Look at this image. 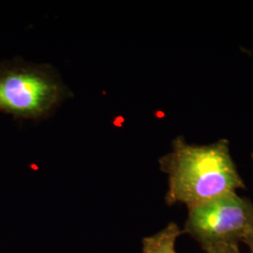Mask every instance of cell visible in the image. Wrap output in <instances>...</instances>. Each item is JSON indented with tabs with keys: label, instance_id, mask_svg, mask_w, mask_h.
Returning <instances> with one entry per match:
<instances>
[{
	"label": "cell",
	"instance_id": "2",
	"mask_svg": "<svg viewBox=\"0 0 253 253\" xmlns=\"http://www.w3.org/2000/svg\"><path fill=\"white\" fill-rule=\"evenodd\" d=\"M71 97L56 71L49 65L21 59L0 63V112L16 119L49 118Z\"/></svg>",
	"mask_w": 253,
	"mask_h": 253
},
{
	"label": "cell",
	"instance_id": "7",
	"mask_svg": "<svg viewBox=\"0 0 253 253\" xmlns=\"http://www.w3.org/2000/svg\"><path fill=\"white\" fill-rule=\"evenodd\" d=\"M251 234H253V218L252 221V226H251Z\"/></svg>",
	"mask_w": 253,
	"mask_h": 253
},
{
	"label": "cell",
	"instance_id": "6",
	"mask_svg": "<svg viewBox=\"0 0 253 253\" xmlns=\"http://www.w3.org/2000/svg\"><path fill=\"white\" fill-rule=\"evenodd\" d=\"M245 244L248 245L249 249H250V253H253V234H249L245 237L243 240Z\"/></svg>",
	"mask_w": 253,
	"mask_h": 253
},
{
	"label": "cell",
	"instance_id": "3",
	"mask_svg": "<svg viewBox=\"0 0 253 253\" xmlns=\"http://www.w3.org/2000/svg\"><path fill=\"white\" fill-rule=\"evenodd\" d=\"M253 218V202L231 192L189 207L182 232L204 251L218 245H238L251 234Z\"/></svg>",
	"mask_w": 253,
	"mask_h": 253
},
{
	"label": "cell",
	"instance_id": "8",
	"mask_svg": "<svg viewBox=\"0 0 253 253\" xmlns=\"http://www.w3.org/2000/svg\"></svg>",
	"mask_w": 253,
	"mask_h": 253
},
{
	"label": "cell",
	"instance_id": "5",
	"mask_svg": "<svg viewBox=\"0 0 253 253\" xmlns=\"http://www.w3.org/2000/svg\"><path fill=\"white\" fill-rule=\"evenodd\" d=\"M206 253H241L238 245L223 244L212 247L205 251Z\"/></svg>",
	"mask_w": 253,
	"mask_h": 253
},
{
	"label": "cell",
	"instance_id": "4",
	"mask_svg": "<svg viewBox=\"0 0 253 253\" xmlns=\"http://www.w3.org/2000/svg\"><path fill=\"white\" fill-rule=\"evenodd\" d=\"M183 232L174 222H170L160 232L142 240L143 253H176L175 243Z\"/></svg>",
	"mask_w": 253,
	"mask_h": 253
},
{
	"label": "cell",
	"instance_id": "1",
	"mask_svg": "<svg viewBox=\"0 0 253 253\" xmlns=\"http://www.w3.org/2000/svg\"><path fill=\"white\" fill-rule=\"evenodd\" d=\"M159 163L168 175L165 196L168 206L184 204L189 208L246 188L225 139L196 145L177 137L172 142V151Z\"/></svg>",
	"mask_w": 253,
	"mask_h": 253
}]
</instances>
